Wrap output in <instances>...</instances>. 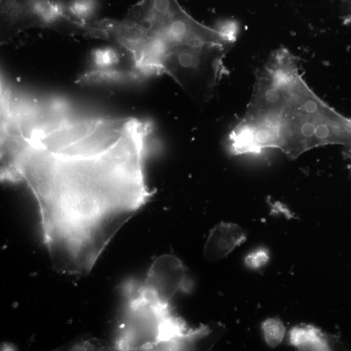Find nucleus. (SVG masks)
Instances as JSON below:
<instances>
[{"mask_svg": "<svg viewBox=\"0 0 351 351\" xmlns=\"http://www.w3.org/2000/svg\"><path fill=\"white\" fill-rule=\"evenodd\" d=\"M245 240V233L237 224L219 223L208 235L204 246V256L210 261L221 260Z\"/></svg>", "mask_w": 351, "mask_h": 351, "instance_id": "obj_7", "label": "nucleus"}, {"mask_svg": "<svg viewBox=\"0 0 351 351\" xmlns=\"http://www.w3.org/2000/svg\"><path fill=\"white\" fill-rule=\"evenodd\" d=\"M93 62L101 69H106L117 63L119 57L115 50L110 48H97L91 55Z\"/></svg>", "mask_w": 351, "mask_h": 351, "instance_id": "obj_10", "label": "nucleus"}, {"mask_svg": "<svg viewBox=\"0 0 351 351\" xmlns=\"http://www.w3.org/2000/svg\"><path fill=\"white\" fill-rule=\"evenodd\" d=\"M269 260L268 252L264 249L255 250L246 257V265L252 269H257L265 265Z\"/></svg>", "mask_w": 351, "mask_h": 351, "instance_id": "obj_11", "label": "nucleus"}, {"mask_svg": "<svg viewBox=\"0 0 351 351\" xmlns=\"http://www.w3.org/2000/svg\"><path fill=\"white\" fill-rule=\"evenodd\" d=\"M263 330L267 343L273 348L281 343L285 335V327L277 318L267 319L264 323Z\"/></svg>", "mask_w": 351, "mask_h": 351, "instance_id": "obj_9", "label": "nucleus"}, {"mask_svg": "<svg viewBox=\"0 0 351 351\" xmlns=\"http://www.w3.org/2000/svg\"><path fill=\"white\" fill-rule=\"evenodd\" d=\"M228 45L178 43L164 49L158 66L170 75L195 102L210 101L223 72Z\"/></svg>", "mask_w": 351, "mask_h": 351, "instance_id": "obj_5", "label": "nucleus"}, {"mask_svg": "<svg viewBox=\"0 0 351 351\" xmlns=\"http://www.w3.org/2000/svg\"><path fill=\"white\" fill-rule=\"evenodd\" d=\"M55 113L28 106L2 118L1 178L32 193L53 268L86 273L153 194L143 170L151 128Z\"/></svg>", "mask_w": 351, "mask_h": 351, "instance_id": "obj_1", "label": "nucleus"}, {"mask_svg": "<svg viewBox=\"0 0 351 351\" xmlns=\"http://www.w3.org/2000/svg\"><path fill=\"white\" fill-rule=\"evenodd\" d=\"M185 282L186 271L181 261L174 255L165 254L155 259L143 283L134 286L152 303L170 306L171 299Z\"/></svg>", "mask_w": 351, "mask_h": 351, "instance_id": "obj_6", "label": "nucleus"}, {"mask_svg": "<svg viewBox=\"0 0 351 351\" xmlns=\"http://www.w3.org/2000/svg\"><path fill=\"white\" fill-rule=\"evenodd\" d=\"M125 21L157 50L178 43L230 45L233 37L193 19L177 0H142L129 11Z\"/></svg>", "mask_w": 351, "mask_h": 351, "instance_id": "obj_4", "label": "nucleus"}, {"mask_svg": "<svg viewBox=\"0 0 351 351\" xmlns=\"http://www.w3.org/2000/svg\"><path fill=\"white\" fill-rule=\"evenodd\" d=\"M232 141L241 154L275 148L294 159L318 146H351V119L320 99L304 81L296 57L280 48L259 72Z\"/></svg>", "mask_w": 351, "mask_h": 351, "instance_id": "obj_2", "label": "nucleus"}, {"mask_svg": "<svg viewBox=\"0 0 351 351\" xmlns=\"http://www.w3.org/2000/svg\"><path fill=\"white\" fill-rule=\"evenodd\" d=\"M128 291L126 314L115 341L117 349L177 350L207 333L206 328H187L170 306L148 301L133 285Z\"/></svg>", "mask_w": 351, "mask_h": 351, "instance_id": "obj_3", "label": "nucleus"}, {"mask_svg": "<svg viewBox=\"0 0 351 351\" xmlns=\"http://www.w3.org/2000/svg\"><path fill=\"white\" fill-rule=\"evenodd\" d=\"M290 342L299 350H328L327 340L317 328L311 326L296 327L290 332Z\"/></svg>", "mask_w": 351, "mask_h": 351, "instance_id": "obj_8", "label": "nucleus"}]
</instances>
